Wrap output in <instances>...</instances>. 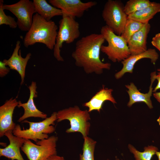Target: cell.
<instances>
[{"mask_svg":"<svg viewBox=\"0 0 160 160\" xmlns=\"http://www.w3.org/2000/svg\"><path fill=\"white\" fill-rule=\"evenodd\" d=\"M105 40L102 34L91 33L83 36L76 43L71 56L75 65L87 74L100 75L104 70H110L111 64L103 63L100 58L101 48Z\"/></svg>","mask_w":160,"mask_h":160,"instance_id":"obj_1","label":"cell"},{"mask_svg":"<svg viewBox=\"0 0 160 160\" xmlns=\"http://www.w3.org/2000/svg\"><path fill=\"white\" fill-rule=\"evenodd\" d=\"M58 27L52 20L47 21L37 13L33 15L31 26L23 39L27 48L36 43L44 44L50 50L53 49L56 44Z\"/></svg>","mask_w":160,"mask_h":160,"instance_id":"obj_2","label":"cell"},{"mask_svg":"<svg viewBox=\"0 0 160 160\" xmlns=\"http://www.w3.org/2000/svg\"><path fill=\"white\" fill-rule=\"evenodd\" d=\"M100 34L108 43L102 45L101 51L112 62H122L131 55L127 41L121 36L116 34L106 25L100 29Z\"/></svg>","mask_w":160,"mask_h":160,"instance_id":"obj_3","label":"cell"},{"mask_svg":"<svg viewBox=\"0 0 160 160\" xmlns=\"http://www.w3.org/2000/svg\"><path fill=\"white\" fill-rule=\"evenodd\" d=\"M57 112H53L50 116L42 121L38 122L29 121L25 120L22 123H28L29 124L28 129H21L20 125H16L12 130L14 135L25 139L32 140L36 142L38 140L47 139L48 134L53 133L55 130V122L57 121Z\"/></svg>","mask_w":160,"mask_h":160,"instance_id":"obj_4","label":"cell"},{"mask_svg":"<svg viewBox=\"0 0 160 160\" xmlns=\"http://www.w3.org/2000/svg\"><path fill=\"white\" fill-rule=\"evenodd\" d=\"M57 118V122L65 120L69 121L70 127L66 129V133L80 132L83 138L88 135L90 127L88 121L90 117L88 110H81L77 105L70 107L58 111Z\"/></svg>","mask_w":160,"mask_h":160,"instance_id":"obj_5","label":"cell"},{"mask_svg":"<svg viewBox=\"0 0 160 160\" xmlns=\"http://www.w3.org/2000/svg\"><path fill=\"white\" fill-rule=\"evenodd\" d=\"M59 22L56 44L53 49V55L59 61H63L60 55V49L64 42L69 44L73 42L80 35L79 24L72 17L63 15Z\"/></svg>","mask_w":160,"mask_h":160,"instance_id":"obj_6","label":"cell"},{"mask_svg":"<svg viewBox=\"0 0 160 160\" xmlns=\"http://www.w3.org/2000/svg\"><path fill=\"white\" fill-rule=\"evenodd\" d=\"M124 7L120 0H108L102 12V17L106 25L119 36H121L128 18Z\"/></svg>","mask_w":160,"mask_h":160,"instance_id":"obj_7","label":"cell"},{"mask_svg":"<svg viewBox=\"0 0 160 160\" xmlns=\"http://www.w3.org/2000/svg\"><path fill=\"white\" fill-rule=\"evenodd\" d=\"M58 138L52 136L47 139L38 140L36 144L26 139L21 148L29 160H47L50 156L57 155Z\"/></svg>","mask_w":160,"mask_h":160,"instance_id":"obj_8","label":"cell"},{"mask_svg":"<svg viewBox=\"0 0 160 160\" xmlns=\"http://www.w3.org/2000/svg\"><path fill=\"white\" fill-rule=\"evenodd\" d=\"M4 10L11 12L17 19L18 28L21 31H28L33 22V14L36 13L33 1L20 0L12 4H3Z\"/></svg>","mask_w":160,"mask_h":160,"instance_id":"obj_9","label":"cell"},{"mask_svg":"<svg viewBox=\"0 0 160 160\" xmlns=\"http://www.w3.org/2000/svg\"><path fill=\"white\" fill-rule=\"evenodd\" d=\"M54 7L61 9L63 15L80 18L84 12L97 4L95 1L83 2L80 0H49Z\"/></svg>","mask_w":160,"mask_h":160,"instance_id":"obj_10","label":"cell"},{"mask_svg":"<svg viewBox=\"0 0 160 160\" xmlns=\"http://www.w3.org/2000/svg\"><path fill=\"white\" fill-rule=\"evenodd\" d=\"M18 101L12 97L7 100L0 107V137L4 135L8 131L13 130L16 125L12 120L14 109L17 106Z\"/></svg>","mask_w":160,"mask_h":160,"instance_id":"obj_11","label":"cell"},{"mask_svg":"<svg viewBox=\"0 0 160 160\" xmlns=\"http://www.w3.org/2000/svg\"><path fill=\"white\" fill-rule=\"evenodd\" d=\"M37 88L36 82L32 81L28 87L30 96L27 102L22 103L20 101H18L17 107H22L24 109V113L18 120V122H22L26 119L31 117L40 118L44 119L47 118V114L39 110L35 104L34 98L37 97Z\"/></svg>","mask_w":160,"mask_h":160,"instance_id":"obj_12","label":"cell"},{"mask_svg":"<svg viewBox=\"0 0 160 160\" xmlns=\"http://www.w3.org/2000/svg\"><path fill=\"white\" fill-rule=\"evenodd\" d=\"M159 55L155 49L149 48L144 52L135 55H131L121 62L122 68L115 74L116 79L121 78L127 73H132L135 64L139 60L143 58L149 59L152 63L154 64L159 59Z\"/></svg>","mask_w":160,"mask_h":160,"instance_id":"obj_13","label":"cell"},{"mask_svg":"<svg viewBox=\"0 0 160 160\" xmlns=\"http://www.w3.org/2000/svg\"><path fill=\"white\" fill-rule=\"evenodd\" d=\"M20 42L18 40L10 57L8 60H4L3 61L10 69L15 70L18 73L21 79L20 84L22 85L24 82L26 67L31 54L29 53L25 57H23L21 55V50L20 49Z\"/></svg>","mask_w":160,"mask_h":160,"instance_id":"obj_14","label":"cell"},{"mask_svg":"<svg viewBox=\"0 0 160 160\" xmlns=\"http://www.w3.org/2000/svg\"><path fill=\"white\" fill-rule=\"evenodd\" d=\"M12 132V130H9L4 134L9 144L5 148H0V156H4L11 160H25L20 153V148L26 139L15 136Z\"/></svg>","mask_w":160,"mask_h":160,"instance_id":"obj_15","label":"cell"},{"mask_svg":"<svg viewBox=\"0 0 160 160\" xmlns=\"http://www.w3.org/2000/svg\"><path fill=\"white\" fill-rule=\"evenodd\" d=\"M149 23L145 24L139 31L134 34L127 42L131 55L141 54L147 50V39L151 29Z\"/></svg>","mask_w":160,"mask_h":160,"instance_id":"obj_16","label":"cell"},{"mask_svg":"<svg viewBox=\"0 0 160 160\" xmlns=\"http://www.w3.org/2000/svg\"><path fill=\"white\" fill-rule=\"evenodd\" d=\"M156 72L151 73V83L148 92L146 93L140 92L137 87L132 82L129 84L125 85L126 87L128 89L127 92L129 94V100L127 103V106L131 107L134 103L138 102L145 103L150 109H152L153 106L151 99L153 92V84L156 80Z\"/></svg>","mask_w":160,"mask_h":160,"instance_id":"obj_17","label":"cell"},{"mask_svg":"<svg viewBox=\"0 0 160 160\" xmlns=\"http://www.w3.org/2000/svg\"><path fill=\"white\" fill-rule=\"evenodd\" d=\"M113 91L112 89L105 87L103 85L102 88L89 101L84 103L83 106L88 108V110L89 113L93 111H97L100 112L103 104L105 101L108 100L113 104L116 103L112 94Z\"/></svg>","mask_w":160,"mask_h":160,"instance_id":"obj_18","label":"cell"},{"mask_svg":"<svg viewBox=\"0 0 160 160\" xmlns=\"http://www.w3.org/2000/svg\"><path fill=\"white\" fill-rule=\"evenodd\" d=\"M33 2L36 13L47 21L54 17L63 15L62 10L51 5L45 0H33Z\"/></svg>","mask_w":160,"mask_h":160,"instance_id":"obj_19","label":"cell"},{"mask_svg":"<svg viewBox=\"0 0 160 160\" xmlns=\"http://www.w3.org/2000/svg\"><path fill=\"white\" fill-rule=\"evenodd\" d=\"M160 12V3L153 2L150 6L128 16V18L143 24L149 21Z\"/></svg>","mask_w":160,"mask_h":160,"instance_id":"obj_20","label":"cell"},{"mask_svg":"<svg viewBox=\"0 0 160 160\" xmlns=\"http://www.w3.org/2000/svg\"><path fill=\"white\" fill-rule=\"evenodd\" d=\"M128 148L130 152L133 154L135 160H151L153 156L158 151V148L153 145H148L144 148V151H138L132 145L129 144Z\"/></svg>","mask_w":160,"mask_h":160,"instance_id":"obj_21","label":"cell"},{"mask_svg":"<svg viewBox=\"0 0 160 160\" xmlns=\"http://www.w3.org/2000/svg\"><path fill=\"white\" fill-rule=\"evenodd\" d=\"M82 153L79 154V160H94V153L97 142L90 137L84 138Z\"/></svg>","mask_w":160,"mask_h":160,"instance_id":"obj_22","label":"cell"},{"mask_svg":"<svg viewBox=\"0 0 160 160\" xmlns=\"http://www.w3.org/2000/svg\"><path fill=\"white\" fill-rule=\"evenodd\" d=\"M145 24L128 18L121 36L127 42L131 37L142 29Z\"/></svg>","mask_w":160,"mask_h":160,"instance_id":"obj_23","label":"cell"},{"mask_svg":"<svg viewBox=\"0 0 160 160\" xmlns=\"http://www.w3.org/2000/svg\"><path fill=\"white\" fill-rule=\"evenodd\" d=\"M152 3L149 0H129L124 5V11L128 16L150 6Z\"/></svg>","mask_w":160,"mask_h":160,"instance_id":"obj_24","label":"cell"},{"mask_svg":"<svg viewBox=\"0 0 160 160\" xmlns=\"http://www.w3.org/2000/svg\"><path fill=\"white\" fill-rule=\"evenodd\" d=\"M4 1L0 0V25L5 24L9 26L10 28H15L17 26V22L15 18L10 15H7L3 8Z\"/></svg>","mask_w":160,"mask_h":160,"instance_id":"obj_25","label":"cell"},{"mask_svg":"<svg viewBox=\"0 0 160 160\" xmlns=\"http://www.w3.org/2000/svg\"><path fill=\"white\" fill-rule=\"evenodd\" d=\"M151 44L157 49L160 52V33L155 34L152 39Z\"/></svg>","mask_w":160,"mask_h":160,"instance_id":"obj_26","label":"cell"},{"mask_svg":"<svg viewBox=\"0 0 160 160\" xmlns=\"http://www.w3.org/2000/svg\"><path fill=\"white\" fill-rule=\"evenodd\" d=\"M5 63L3 61H0V76L3 77L9 72V68L7 67Z\"/></svg>","mask_w":160,"mask_h":160,"instance_id":"obj_27","label":"cell"},{"mask_svg":"<svg viewBox=\"0 0 160 160\" xmlns=\"http://www.w3.org/2000/svg\"><path fill=\"white\" fill-rule=\"evenodd\" d=\"M157 71L158 72L156 75L155 79L156 80H157L158 82L156 86L153 90V92H154L158 90H160V69H158Z\"/></svg>","mask_w":160,"mask_h":160,"instance_id":"obj_28","label":"cell"},{"mask_svg":"<svg viewBox=\"0 0 160 160\" xmlns=\"http://www.w3.org/2000/svg\"><path fill=\"white\" fill-rule=\"evenodd\" d=\"M47 160H65L63 156L57 155H52L48 158Z\"/></svg>","mask_w":160,"mask_h":160,"instance_id":"obj_29","label":"cell"},{"mask_svg":"<svg viewBox=\"0 0 160 160\" xmlns=\"http://www.w3.org/2000/svg\"><path fill=\"white\" fill-rule=\"evenodd\" d=\"M153 96L160 103V92H155L153 93Z\"/></svg>","mask_w":160,"mask_h":160,"instance_id":"obj_30","label":"cell"},{"mask_svg":"<svg viewBox=\"0 0 160 160\" xmlns=\"http://www.w3.org/2000/svg\"><path fill=\"white\" fill-rule=\"evenodd\" d=\"M156 154L158 157V160H160V151H157L156 152Z\"/></svg>","mask_w":160,"mask_h":160,"instance_id":"obj_31","label":"cell"},{"mask_svg":"<svg viewBox=\"0 0 160 160\" xmlns=\"http://www.w3.org/2000/svg\"><path fill=\"white\" fill-rule=\"evenodd\" d=\"M157 121L158 122L159 126H160V115L159 118L157 120Z\"/></svg>","mask_w":160,"mask_h":160,"instance_id":"obj_32","label":"cell"},{"mask_svg":"<svg viewBox=\"0 0 160 160\" xmlns=\"http://www.w3.org/2000/svg\"><path fill=\"white\" fill-rule=\"evenodd\" d=\"M107 160H108V159Z\"/></svg>","mask_w":160,"mask_h":160,"instance_id":"obj_33","label":"cell"}]
</instances>
